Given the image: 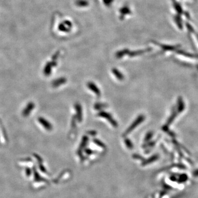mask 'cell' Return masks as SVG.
<instances>
[{
    "label": "cell",
    "mask_w": 198,
    "mask_h": 198,
    "mask_svg": "<svg viewBox=\"0 0 198 198\" xmlns=\"http://www.w3.org/2000/svg\"><path fill=\"white\" fill-rule=\"evenodd\" d=\"M124 143L126 144L127 147L129 149H132V148H133V143L131 142V141L129 139L126 138V139H124Z\"/></svg>",
    "instance_id": "13"
},
{
    "label": "cell",
    "mask_w": 198,
    "mask_h": 198,
    "mask_svg": "<svg viewBox=\"0 0 198 198\" xmlns=\"http://www.w3.org/2000/svg\"><path fill=\"white\" fill-rule=\"evenodd\" d=\"M178 111L179 112H182L184 109H185V106H184V103L183 102V100L182 99H179L178 101Z\"/></svg>",
    "instance_id": "11"
},
{
    "label": "cell",
    "mask_w": 198,
    "mask_h": 198,
    "mask_svg": "<svg viewBox=\"0 0 198 198\" xmlns=\"http://www.w3.org/2000/svg\"><path fill=\"white\" fill-rule=\"evenodd\" d=\"M106 105L103 103H96L94 106V108L96 109H101L106 107Z\"/></svg>",
    "instance_id": "16"
},
{
    "label": "cell",
    "mask_w": 198,
    "mask_h": 198,
    "mask_svg": "<svg viewBox=\"0 0 198 198\" xmlns=\"http://www.w3.org/2000/svg\"><path fill=\"white\" fill-rule=\"evenodd\" d=\"M94 142V143L96 144V145H97L98 146L101 147V148H105L106 147L105 145L103 143V142L101 141H100L99 139H96V138H94L93 140Z\"/></svg>",
    "instance_id": "12"
},
{
    "label": "cell",
    "mask_w": 198,
    "mask_h": 198,
    "mask_svg": "<svg viewBox=\"0 0 198 198\" xmlns=\"http://www.w3.org/2000/svg\"><path fill=\"white\" fill-rule=\"evenodd\" d=\"M112 72L113 74L115 75V77L118 79V80H119L120 81H123V79H124V75L117 69H112Z\"/></svg>",
    "instance_id": "8"
},
{
    "label": "cell",
    "mask_w": 198,
    "mask_h": 198,
    "mask_svg": "<svg viewBox=\"0 0 198 198\" xmlns=\"http://www.w3.org/2000/svg\"><path fill=\"white\" fill-rule=\"evenodd\" d=\"M38 121L41 125L45 128V129H46L48 130H51L52 129V125L50 124L49 122H48V121H46L45 118H44L42 117H40L38 118Z\"/></svg>",
    "instance_id": "3"
},
{
    "label": "cell",
    "mask_w": 198,
    "mask_h": 198,
    "mask_svg": "<svg viewBox=\"0 0 198 198\" xmlns=\"http://www.w3.org/2000/svg\"><path fill=\"white\" fill-rule=\"evenodd\" d=\"M87 86L91 91H93L96 95L100 96L101 93L97 87L93 82H89L87 83Z\"/></svg>",
    "instance_id": "5"
},
{
    "label": "cell",
    "mask_w": 198,
    "mask_h": 198,
    "mask_svg": "<svg viewBox=\"0 0 198 198\" xmlns=\"http://www.w3.org/2000/svg\"><path fill=\"white\" fill-rule=\"evenodd\" d=\"M34 104L33 103H29L23 111V115L25 116H28L32 111L34 108Z\"/></svg>",
    "instance_id": "7"
},
{
    "label": "cell",
    "mask_w": 198,
    "mask_h": 198,
    "mask_svg": "<svg viewBox=\"0 0 198 198\" xmlns=\"http://www.w3.org/2000/svg\"><path fill=\"white\" fill-rule=\"evenodd\" d=\"M97 116L99 117H101L103 118H106L109 123H111V124L114 127H117L118 126V123L113 118V117L111 116V115L105 111H100L98 114Z\"/></svg>",
    "instance_id": "2"
},
{
    "label": "cell",
    "mask_w": 198,
    "mask_h": 198,
    "mask_svg": "<svg viewBox=\"0 0 198 198\" xmlns=\"http://www.w3.org/2000/svg\"><path fill=\"white\" fill-rule=\"evenodd\" d=\"M88 133L90 134V135H91V136H95V135H96V134H97V133L95 131H93V130L89 131V132H88Z\"/></svg>",
    "instance_id": "18"
},
{
    "label": "cell",
    "mask_w": 198,
    "mask_h": 198,
    "mask_svg": "<svg viewBox=\"0 0 198 198\" xmlns=\"http://www.w3.org/2000/svg\"><path fill=\"white\" fill-rule=\"evenodd\" d=\"M194 176H196V177L198 176V170H197V171H195V172L194 173Z\"/></svg>",
    "instance_id": "20"
},
{
    "label": "cell",
    "mask_w": 198,
    "mask_h": 198,
    "mask_svg": "<svg viewBox=\"0 0 198 198\" xmlns=\"http://www.w3.org/2000/svg\"><path fill=\"white\" fill-rule=\"evenodd\" d=\"M128 52V51L127 50H122L120 52H118L116 54V56L117 58H121L122 56H124L126 54H127Z\"/></svg>",
    "instance_id": "14"
},
{
    "label": "cell",
    "mask_w": 198,
    "mask_h": 198,
    "mask_svg": "<svg viewBox=\"0 0 198 198\" xmlns=\"http://www.w3.org/2000/svg\"><path fill=\"white\" fill-rule=\"evenodd\" d=\"M52 67V63H48L45 67L44 70V73L45 74V75L48 76L50 75L51 72V68Z\"/></svg>",
    "instance_id": "9"
},
{
    "label": "cell",
    "mask_w": 198,
    "mask_h": 198,
    "mask_svg": "<svg viewBox=\"0 0 198 198\" xmlns=\"http://www.w3.org/2000/svg\"><path fill=\"white\" fill-rule=\"evenodd\" d=\"M89 140V138L87 136H84L83 137L82 140V142H81V149L80 150H79V151L81 150L82 149H83L87 145V144L88 143Z\"/></svg>",
    "instance_id": "10"
},
{
    "label": "cell",
    "mask_w": 198,
    "mask_h": 198,
    "mask_svg": "<svg viewBox=\"0 0 198 198\" xmlns=\"http://www.w3.org/2000/svg\"><path fill=\"white\" fill-rule=\"evenodd\" d=\"M85 152H86L87 154H91V153L93 152V151L92 150H91L90 149H87V150H85Z\"/></svg>",
    "instance_id": "19"
},
{
    "label": "cell",
    "mask_w": 198,
    "mask_h": 198,
    "mask_svg": "<svg viewBox=\"0 0 198 198\" xmlns=\"http://www.w3.org/2000/svg\"><path fill=\"white\" fill-rule=\"evenodd\" d=\"M66 82H67V79H66L64 77L60 78H58V79L55 80L52 82V86L55 88L58 87L62 84H64Z\"/></svg>",
    "instance_id": "6"
},
{
    "label": "cell",
    "mask_w": 198,
    "mask_h": 198,
    "mask_svg": "<svg viewBox=\"0 0 198 198\" xmlns=\"http://www.w3.org/2000/svg\"><path fill=\"white\" fill-rule=\"evenodd\" d=\"M75 110H76V117L77 118V120L78 122H82L83 119L82 116V109L81 105L79 103H76L75 105Z\"/></svg>",
    "instance_id": "4"
},
{
    "label": "cell",
    "mask_w": 198,
    "mask_h": 198,
    "mask_svg": "<svg viewBox=\"0 0 198 198\" xmlns=\"http://www.w3.org/2000/svg\"><path fill=\"white\" fill-rule=\"evenodd\" d=\"M77 119V118L76 116H74L72 117V121H71V127L72 130H74L76 126V120Z\"/></svg>",
    "instance_id": "15"
},
{
    "label": "cell",
    "mask_w": 198,
    "mask_h": 198,
    "mask_svg": "<svg viewBox=\"0 0 198 198\" xmlns=\"http://www.w3.org/2000/svg\"><path fill=\"white\" fill-rule=\"evenodd\" d=\"M145 119V116L144 115H139V116L137 117L136 119L133 122V123H132L130 126V127L126 130V131L125 132L124 134H123L124 136H127V134H130V133L134 130L138 126H139L141 123H142Z\"/></svg>",
    "instance_id": "1"
},
{
    "label": "cell",
    "mask_w": 198,
    "mask_h": 198,
    "mask_svg": "<svg viewBox=\"0 0 198 198\" xmlns=\"http://www.w3.org/2000/svg\"><path fill=\"white\" fill-rule=\"evenodd\" d=\"M152 135H153V133L152 132H149L146 135V137H145V141H149L151 138L152 137Z\"/></svg>",
    "instance_id": "17"
}]
</instances>
